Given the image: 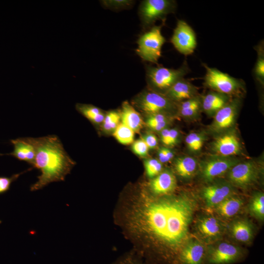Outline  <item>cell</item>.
<instances>
[{
  "label": "cell",
  "mask_w": 264,
  "mask_h": 264,
  "mask_svg": "<svg viewBox=\"0 0 264 264\" xmlns=\"http://www.w3.org/2000/svg\"><path fill=\"white\" fill-rule=\"evenodd\" d=\"M102 5L111 10H121L128 8L133 3L131 0H103L100 1Z\"/></svg>",
  "instance_id": "33"
},
{
  "label": "cell",
  "mask_w": 264,
  "mask_h": 264,
  "mask_svg": "<svg viewBox=\"0 0 264 264\" xmlns=\"http://www.w3.org/2000/svg\"><path fill=\"white\" fill-rule=\"evenodd\" d=\"M251 213L257 218L263 220L264 218V195L262 192L254 195L249 205Z\"/></svg>",
  "instance_id": "29"
},
{
  "label": "cell",
  "mask_w": 264,
  "mask_h": 264,
  "mask_svg": "<svg viewBox=\"0 0 264 264\" xmlns=\"http://www.w3.org/2000/svg\"><path fill=\"white\" fill-rule=\"evenodd\" d=\"M200 97L201 109L209 115H214L232 99L227 95L213 90Z\"/></svg>",
  "instance_id": "19"
},
{
  "label": "cell",
  "mask_w": 264,
  "mask_h": 264,
  "mask_svg": "<svg viewBox=\"0 0 264 264\" xmlns=\"http://www.w3.org/2000/svg\"><path fill=\"white\" fill-rule=\"evenodd\" d=\"M190 71L185 61L177 68H170L162 66H148L146 68V78L148 88L164 94L178 80L184 78Z\"/></svg>",
  "instance_id": "3"
},
{
  "label": "cell",
  "mask_w": 264,
  "mask_h": 264,
  "mask_svg": "<svg viewBox=\"0 0 264 264\" xmlns=\"http://www.w3.org/2000/svg\"><path fill=\"white\" fill-rule=\"evenodd\" d=\"M142 139L144 141L149 149H154L158 145L157 138L154 133H147L143 136Z\"/></svg>",
  "instance_id": "37"
},
{
  "label": "cell",
  "mask_w": 264,
  "mask_h": 264,
  "mask_svg": "<svg viewBox=\"0 0 264 264\" xmlns=\"http://www.w3.org/2000/svg\"><path fill=\"white\" fill-rule=\"evenodd\" d=\"M121 123L134 132L142 128L143 122L140 113L128 101H124L120 110Z\"/></svg>",
  "instance_id": "21"
},
{
  "label": "cell",
  "mask_w": 264,
  "mask_h": 264,
  "mask_svg": "<svg viewBox=\"0 0 264 264\" xmlns=\"http://www.w3.org/2000/svg\"><path fill=\"white\" fill-rule=\"evenodd\" d=\"M176 179L174 174L166 170L153 178L149 183L152 192L156 195H164L173 192L176 188Z\"/></svg>",
  "instance_id": "17"
},
{
  "label": "cell",
  "mask_w": 264,
  "mask_h": 264,
  "mask_svg": "<svg viewBox=\"0 0 264 264\" xmlns=\"http://www.w3.org/2000/svg\"><path fill=\"white\" fill-rule=\"evenodd\" d=\"M195 207L186 195L155 199L144 194L131 210L129 222L137 233L176 252L187 238Z\"/></svg>",
  "instance_id": "1"
},
{
  "label": "cell",
  "mask_w": 264,
  "mask_h": 264,
  "mask_svg": "<svg viewBox=\"0 0 264 264\" xmlns=\"http://www.w3.org/2000/svg\"><path fill=\"white\" fill-rule=\"evenodd\" d=\"M1 223V221L0 220V224Z\"/></svg>",
  "instance_id": "43"
},
{
  "label": "cell",
  "mask_w": 264,
  "mask_h": 264,
  "mask_svg": "<svg viewBox=\"0 0 264 264\" xmlns=\"http://www.w3.org/2000/svg\"><path fill=\"white\" fill-rule=\"evenodd\" d=\"M13 150L9 154H1L14 156L18 159L24 161L33 166L35 157V149L27 137L18 138L11 140Z\"/></svg>",
  "instance_id": "18"
},
{
  "label": "cell",
  "mask_w": 264,
  "mask_h": 264,
  "mask_svg": "<svg viewBox=\"0 0 264 264\" xmlns=\"http://www.w3.org/2000/svg\"><path fill=\"white\" fill-rule=\"evenodd\" d=\"M238 162V159L231 157H210L200 163L201 175L205 181H211L228 172Z\"/></svg>",
  "instance_id": "9"
},
{
  "label": "cell",
  "mask_w": 264,
  "mask_h": 264,
  "mask_svg": "<svg viewBox=\"0 0 264 264\" xmlns=\"http://www.w3.org/2000/svg\"><path fill=\"white\" fill-rule=\"evenodd\" d=\"M32 169V168H29L20 173L14 174L9 177L0 176V195L8 191L12 183L17 180L21 175Z\"/></svg>",
  "instance_id": "34"
},
{
  "label": "cell",
  "mask_w": 264,
  "mask_h": 264,
  "mask_svg": "<svg viewBox=\"0 0 264 264\" xmlns=\"http://www.w3.org/2000/svg\"><path fill=\"white\" fill-rule=\"evenodd\" d=\"M242 254L239 247L227 242H221L206 250L205 261L208 264H230L239 260Z\"/></svg>",
  "instance_id": "10"
},
{
  "label": "cell",
  "mask_w": 264,
  "mask_h": 264,
  "mask_svg": "<svg viewBox=\"0 0 264 264\" xmlns=\"http://www.w3.org/2000/svg\"><path fill=\"white\" fill-rule=\"evenodd\" d=\"M203 142V137L196 132L189 133L185 138V142L188 148L193 152L199 151L202 147Z\"/></svg>",
  "instance_id": "32"
},
{
  "label": "cell",
  "mask_w": 264,
  "mask_h": 264,
  "mask_svg": "<svg viewBox=\"0 0 264 264\" xmlns=\"http://www.w3.org/2000/svg\"><path fill=\"white\" fill-rule=\"evenodd\" d=\"M232 185L227 182H218L209 185L202 190V195L207 206L215 207L223 200L233 195Z\"/></svg>",
  "instance_id": "13"
},
{
  "label": "cell",
  "mask_w": 264,
  "mask_h": 264,
  "mask_svg": "<svg viewBox=\"0 0 264 264\" xmlns=\"http://www.w3.org/2000/svg\"><path fill=\"white\" fill-rule=\"evenodd\" d=\"M257 52V59L254 66V75L257 80L264 85V49L263 42L255 47Z\"/></svg>",
  "instance_id": "28"
},
{
  "label": "cell",
  "mask_w": 264,
  "mask_h": 264,
  "mask_svg": "<svg viewBox=\"0 0 264 264\" xmlns=\"http://www.w3.org/2000/svg\"><path fill=\"white\" fill-rule=\"evenodd\" d=\"M176 2L173 0H144L141 1L138 10L143 28L150 29L159 20L165 21L166 16L174 13Z\"/></svg>",
  "instance_id": "7"
},
{
  "label": "cell",
  "mask_w": 264,
  "mask_h": 264,
  "mask_svg": "<svg viewBox=\"0 0 264 264\" xmlns=\"http://www.w3.org/2000/svg\"><path fill=\"white\" fill-rule=\"evenodd\" d=\"M198 166L197 160L191 156H182L174 161V166L177 174L183 178H189L195 173Z\"/></svg>",
  "instance_id": "24"
},
{
  "label": "cell",
  "mask_w": 264,
  "mask_h": 264,
  "mask_svg": "<svg viewBox=\"0 0 264 264\" xmlns=\"http://www.w3.org/2000/svg\"><path fill=\"white\" fill-rule=\"evenodd\" d=\"M259 175L258 168L252 161L237 163L228 173L230 182L237 186L245 188L254 183Z\"/></svg>",
  "instance_id": "11"
},
{
  "label": "cell",
  "mask_w": 264,
  "mask_h": 264,
  "mask_svg": "<svg viewBox=\"0 0 264 264\" xmlns=\"http://www.w3.org/2000/svg\"><path fill=\"white\" fill-rule=\"evenodd\" d=\"M114 264H141L134 260L132 257H127L125 258Z\"/></svg>",
  "instance_id": "41"
},
{
  "label": "cell",
  "mask_w": 264,
  "mask_h": 264,
  "mask_svg": "<svg viewBox=\"0 0 264 264\" xmlns=\"http://www.w3.org/2000/svg\"><path fill=\"white\" fill-rule=\"evenodd\" d=\"M197 226L202 237L209 240L219 237L223 231V226L220 222L212 216L200 218L197 222Z\"/></svg>",
  "instance_id": "20"
},
{
  "label": "cell",
  "mask_w": 264,
  "mask_h": 264,
  "mask_svg": "<svg viewBox=\"0 0 264 264\" xmlns=\"http://www.w3.org/2000/svg\"><path fill=\"white\" fill-rule=\"evenodd\" d=\"M230 230L233 237L241 242L247 243L253 238L252 226L246 220H238L234 221L231 224Z\"/></svg>",
  "instance_id": "23"
},
{
  "label": "cell",
  "mask_w": 264,
  "mask_h": 264,
  "mask_svg": "<svg viewBox=\"0 0 264 264\" xmlns=\"http://www.w3.org/2000/svg\"><path fill=\"white\" fill-rule=\"evenodd\" d=\"M113 135L121 144L129 145L133 142L134 132L120 122L113 132Z\"/></svg>",
  "instance_id": "27"
},
{
  "label": "cell",
  "mask_w": 264,
  "mask_h": 264,
  "mask_svg": "<svg viewBox=\"0 0 264 264\" xmlns=\"http://www.w3.org/2000/svg\"><path fill=\"white\" fill-rule=\"evenodd\" d=\"M164 95L178 103L198 95V88L187 79L182 78L175 83Z\"/></svg>",
  "instance_id": "16"
},
{
  "label": "cell",
  "mask_w": 264,
  "mask_h": 264,
  "mask_svg": "<svg viewBox=\"0 0 264 264\" xmlns=\"http://www.w3.org/2000/svg\"><path fill=\"white\" fill-rule=\"evenodd\" d=\"M132 103L147 116L158 113L171 115L177 111V103L148 88L137 94Z\"/></svg>",
  "instance_id": "5"
},
{
  "label": "cell",
  "mask_w": 264,
  "mask_h": 264,
  "mask_svg": "<svg viewBox=\"0 0 264 264\" xmlns=\"http://www.w3.org/2000/svg\"><path fill=\"white\" fill-rule=\"evenodd\" d=\"M163 25L153 26L139 37L136 53L143 61L157 64L162 47L166 42L161 33Z\"/></svg>",
  "instance_id": "6"
},
{
  "label": "cell",
  "mask_w": 264,
  "mask_h": 264,
  "mask_svg": "<svg viewBox=\"0 0 264 264\" xmlns=\"http://www.w3.org/2000/svg\"><path fill=\"white\" fill-rule=\"evenodd\" d=\"M168 124L169 121H166L158 123L152 124L148 127L153 131L156 132H161L163 129L166 128Z\"/></svg>",
  "instance_id": "39"
},
{
  "label": "cell",
  "mask_w": 264,
  "mask_h": 264,
  "mask_svg": "<svg viewBox=\"0 0 264 264\" xmlns=\"http://www.w3.org/2000/svg\"><path fill=\"white\" fill-rule=\"evenodd\" d=\"M170 129L165 128L161 131L160 132V138L162 142L166 146H167Z\"/></svg>",
  "instance_id": "40"
},
{
  "label": "cell",
  "mask_w": 264,
  "mask_h": 264,
  "mask_svg": "<svg viewBox=\"0 0 264 264\" xmlns=\"http://www.w3.org/2000/svg\"><path fill=\"white\" fill-rule=\"evenodd\" d=\"M27 139L35 149L32 167L41 172L37 181L31 186L30 191H37L52 182L64 181L75 162L67 154L59 137L49 135Z\"/></svg>",
  "instance_id": "2"
},
{
  "label": "cell",
  "mask_w": 264,
  "mask_h": 264,
  "mask_svg": "<svg viewBox=\"0 0 264 264\" xmlns=\"http://www.w3.org/2000/svg\"><path fill=\"white\" fill-rule=\"evenodd\" d=\"M179 136L178 132L175 129H170L169 134L167 142V146L175 145L177 142Z\"/></svg>",
  "instance_id": "38"
},
{
  "label": "cell",
  "mask_w": 264,
  "mask_h": 264,
  "mask_svg": "<svg viewBox=\"0 0 264 264\" xmlns=\"http://www.w3.org/2000/svg\"><path fill=\"white\" fill-rule=\"evenodd\" d=\"M145 169L147 176L153 178L162 172V164L158 159L150 158L144 162Z\"/></svg>",
  "instance_id": "31"
},
{
  "label": "cell",
  "mask_w": 264,
  "mask_h": 264,
  "mask_svg": "<svg viewBox=\"0 0 264 264\" xmlns=\"http://www.w3.org/2000/svg\"><path fill=\"white\" fill-rule=\"evenodd\" d=\"M243 202L239 197L231 196L215 207L220 216L228 218L235 216L241 209Z\"/></svg>",
  "instance_id": "22"
},
{
  "label": "cell",
  "mask_w": 264,
  "mask_h": 264,
  "mask_svg": "<svg viewBox=\"0 0 264 264\" xmlns=\"http://www.w3.org/2000/svg\"><path fill=\"white\" fill-rule=\"evenodd\" d=\"M120 111L111 110L105 114L103 122L101 124L102 130L108 133L113 132L120 123Z\"/></svg>",
  "instance_id": "30"
},
{
  "label": "cell",
  "mask_w": 264,
  "mask_h": 264,
  "mask_svg": "<svg viewBox=\"0 0 264 264\" xmlns=\"http://www.w3.org/2000/svg\"><path fill=\"white\" fill-rule=\"evenodd\" d=\"M165 149V148L164 147L161 148L158 150L157 152L158 160L161 163L168 162L166 156Z\"/></svg>",
  "instance_id": "42"
},
{
  "label": "cell",
  "mask_w": 264,
  "mask_h": 264,
  "mask_svg": "<svg viewBox=\"0 0 264 264\" xmlns=\"http://www.w3.org/2000/svg\"><path fill=\"white\" fill-rule=\"evenodd\" d=\"M76 110L95 125L101 124L105 114L100 108L91 104L77 103Z\"/></svg>",
  "instance_id": "25"
},
{
  "label": "cell",
  "mask_w": 264,
  "mask_h": 264,
  "mask_svg": "<svg viewBox=\"0 0 264 264\" xmlns=\"http://www.w3.org/2000/svg\"><path fill=\"white\" fill-rule=\"evenodd\" d=\"M132 150L137 155L141 157L147 155L149 148L142 139H139L132 143Z\"/></svg>",
  "instance_id": "35"
},
{
  "label": "cell",
  "mask_w": 264,
  "mask_h": 264,
  "mask_svg": "<svg viewBox=\"0 0 264 264\" xmlns=\"http://www.w3.org/2000/svg\"><path fill=\"white\" fill-rule=\"evenodd\" d=\"M240 105V98H232L214 114L212 129L219 132L231 127L234 122Z\"/></svg>",
  "instance_id": "12"
},
{
  "label": "cell",
  "mask_w": 264,
  "mask_h": 264,
  "mask_svg": "<svg viewBox=\"0 0 264 264\" xmlns=\"http://www.w3.org/2000/svg\"><path fill=\"white\" fill-rule=\"evenodd\" d=\"M213 150L218 155L231 157L241 152V145L236 135L233 132L226 133L216 139L212 144Z\"/></svg>",
  "instance_id": "15"
},
{
  "label": "cell",
  "mask_w": 264,
  "mask_h": 264,
  "mask_svg": "<svg viewBox=\"0 0 264 264\" xmlns=\"http://www.w3.org/2000/svg\"><path fill=\"white\" fill-rule=\"evenodd\" d=\"M206 250L203 243L199 241H190L179 251L178 260L182 264H202Z\"/></svg>",
  "instance_id": "14"
},
{
  "label": "cell",
  "mask_w": 264,
  "mask_h": 264,
  "mask_svg": "<svg viewBox=\"0 0 264 264\" xmlns=\"http://www.w3.org/2000/svg\"><path fill=\"white\" fill-rule=\"evenodd\" d=\"M201 109V97L197 95L178 103L177 112L183 117H190L197 114Z\"/></svg>",
  "instance_id": "26"
},
{
  "label": "cell",
  "mask_w": 264,
  "mask_h": 264,
  "mask_svg": "<svg viewBox=\"0 0 264 264\" xmlns=\"http://www.w3.org/2000/svg\"><path fill=\"white\" fill-rule=\"evenodd\" d=\"M171 115L163 113H158L147 116L146 124L147 126L151 125L169 121Z\"/></svg>",
  "instance_id": "36"
},
{
  "label": "cell",
  "mask_w": 264,
  "mask_h": 264,
  "mask_svg": "<svg viewBox=\"0 0 264 264\" xmlns=\"http://www.w3.org/2000/svg\"><path fill=\"white\" fill-rule=\"evenodd\" d=\"M171 42L175 48L184 55L192 54L197 45V37L193 29L184 21H177Z\"/></svg>",
  "instance_id": "8"
},
{
  "label": "cell",
  "mask_w": 264,
  "mask_h": 264,
  "mask_svg": "<svg viewBox=\"0 0 264 264\" xmlns=\"http://www.w3.org/2000/svg\"><path fill=\"white\" fill-rule=\"evenodd\" d=\"M202 65L206 69L204 84L206 87L231 97L240 98L244 93L245 84L242 80L234 78L205 64Z\"/></svg>",
  "instance_id": "4"
}]
</instances>
